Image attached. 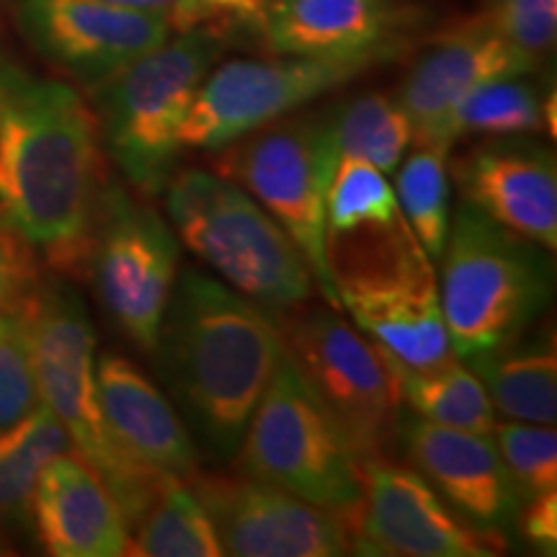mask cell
<instances>
[{
    "mask_svg": "<svg viewBox=\"0 0 557 557\" xmlns=\"http://www.w3.org/2000/svg\"><path fill=\"white\" fill-rule=\"evenodd\" d=\"M408 462L426 478L459 513L487 529H504L517 519L521 493L493 434L438 426L426 418L398 413L395 434Z\"/></svg>",
    "mask_w": 557,
    "mask_h": 557,
    "instance_id": "d6986e66",
    "label": "cell"
},
{
    "mask_svg": "<svg viewBox=\"0 0 557 557\" xmlns=\"http://www.w3.org/2000/svg\"><path fill=\"white\" fill-rule=\"evenodd\" d=\"M493 442L504 457L508 475L517 483L521 500L557 487V434L542 423H498Z\"/></svg>",
    "mask_w": 557,
    "mask_h": 557,
    "instance_id": "4dcf8cb0",
    "label": "cell"
},
{
    "mask_svg": "<svg viewBox=\"0 0 557 557\" xmlns=\"http://www.w3.org/2000/svg\"><path fill=\"white\" fill-rule=\"evenodd\" d=\"M438 261V299L459 361L517 338L553 297L547 250L462 199Z\"/></svg>",
    "mask_w": 557,
    "mask_h": 557,
    "instance_id": "8992f818",
    "label": "cell"
},
{
    "mask_svg": "<svg viewBox=\"0 0 557 557\" xmlns=\"http://www.w3.org/2000/svg\"><path fill=\"white\" fill-rule=\"evenodd\" d=\"M451 176L462 201L549 253L557 248V163L537 139L496 137L457 158Z\"/></svg>",
    "mask_w": 557,
    "mask_h": 557,
    "instance_id": "ac0fdd59",
    "label": "cell"
},
{
    "mask_svg": "<svg viewBox=\"0 0 557 557\" xmlns=\"http://www.w3.org/2000/svg\"><path fill=\"white\" fill-rule=\"evenodd\" d=\"M24 302L0 312V431L13 429L41 406Z\"/></svg>",
    "mask_w": 557,
    "mask_h": 557,
    "instance_id": "f546056e",
    "label": "cell"
},
{
    "mask_svg": "<svg viewBox=\"0 0 557 557\" xmlns=\"http://www.w3.org/2000/svg\"><path fill=\"white\" fill-rule=\"evenodd\" d=\"M545 129V101L527 75L487 81L470 90L449 116L451 139L468 135L524 137Z\"/></svg>",
    "mask_w": 557,
    "mask_h": 557,
    "instance_id": "83f0119b",
    "label": "cell"
},
{
    "mask_svg": "<svg viewBox=\"0 0 557 557\" xmlns=\"http://www.w3.org/2000/svg\"><path fill=\"white\" fill-rule=\"evenodd\" d=\"M284 348L361 459L382 455L403 410L398 369L329 302L278 312Z\"/></svg>",
    "mask_w": 557,
    "mask_h": 557,
    "instance_id": "9c48e42d",
    "label": "cell"
},
{
    "mask_svg": "<svg viewBox=\"0 0 557 557\" xmlns=\"http://www.w3.org/2000/svg\"><path fill=\"white\" fill-rule=\"evenodd\" d=\"M178 256L169 222L148 201L107 181L88 271L103 310L145 354L156 351L160 320L176 287Z\"/></svg>",
    "mask_w": 557,
    "mask_h": 557,
    "instance_id": "8fae6325",
    "label": "cell"
},
{
    "mask_svg": "<svg viewBox=\"0 0 557 557\" xmlns=\"http://www.w3.org/2000/svg\"><path fill=\"white\" fill-rule=\"evenodd\" d=\"M233 459L240 475L341 517L361 496V457L297 372L287 348Z\"/></svg>",
    "mask_w": 557,
    "mask_h": 557,
    "instance_id": "ba28073f",
    "label": "cell"
},
{
    "mask_svg": "<svg viewBox=\"0 0 557 557\" xmlns=\"http://www.w3.org/2000/svg\"><path fill=\"white\" fill-rule=\"evenodd\" d=\"M39 284L34 248L0 222V312L18 308Z\"/></svg>",
    "mask_w": 557,
    "mask_h": 557,
    "instance_id": "d6a6232c",
    "label": "cell"
},
{
    "mask_svg": "<svg viewBox=\"0 0 557 557\" xmlns=\"http://www.w3.org/2000/svg\"><path fill=\"white\" fill-rule=\"evenodd\" d=\"M344 521L361 555L493 557L508 547L500 529L465 519L426 478L382 455L361 459V496Z\"/></svg>",
    "mask_w": 557,
    "mask_h": 557,
    "instance_id": "7c38bea8",
    "label": "cell"
},
{
    "mask_svg": "<svg viewBox=\"0 0 557 557\" xmlns=\"http://www.w3.org/2000/svg\"><path fill=\"white\" fill-rule=\"evenodd\" d=\"M165 212L184 246L271 315L302 308L315 276L287 230L214 171L186 169L165 184Z\"/></svg>",
    "mask_w": 557,
    "mask_h": 557,
    "instance_id": "5b68a950",
    "label": "cell"
},
{
    "mask_svg": "<svg viewBox=\"0 0 557 557\" xmlns=\"http://www.w3.org/2000/svg\"><path fill=\"white\" fill-rule=\"evenodd\" d=\"M24 312L41 406L114 493L127 527H135L171 478L137 468L111 442L96 389V333L86 305L67 284L39 278Z\"/></svg>",
    "mask_w": 557,
    "mask_h": 557,
    "instance_id": "277c9868",
    "label": "cell"
},
{
    "mask_svg": "<svg viewBox=\"0 0 557 557\" xmlns=\"http://www.w3.org/2000/svg\"><path fill=\"white\" fill-rule=\"evenodd\" d=\"M524 333L462 359L483 382L493 408L508 421L555 426L557 354L553 331L524 341Z\"/></svg>",
    "mask_w": 557,
    "mask_h": 557,
    "instance_id": "603a6c76",
    "label": "cell"
},
{
    "mask_svg": "<svg viewBox=\"0 0 557 557\" xmlns=\"http://www.w3.org/2000/svg\"><path fill=\"white\" fill-rule=\"evenodd\" d=\"M475 18L537 58H545L555 47L557 0H483Z\"/></svg>",
    "mask_w": 557,
    "mask_h": 557,
    "instance_id": "1f68e13d",
    "label": "cell"
},
{
    "mask_svg": "<svg viewBox=\"0 0 557 557\" xmlns=\"http://www.w3.org/2000/svg\"><path fill=\"white\" fill-rule=\"evenodd\" d=\"M29 519L39 545L54 557L127 555V519L109 485L78 451L45 465L32 493Z\"/></svg>",
    "mask_w": 557,
    "mask_h": 557,
    "instance_id": "ffe728a7",
    "label": "cell"
},
{
    "mask_svg": "<svg viewBox=\"0 0 557 557\" xmlns=\"http://www.w3.org/2000/svg\"><path fill=\"white\" fill-rule=\"evenodd\" d=\"M329 111L287 114L214 150V173L243 186L302 250L315 287L341 310L325 246V201L338 165Z\"/></svg>",
    "mask_w": 557,
    "mask_h": 557,
    "instance_id": "52a82bcc",
    "label": "cell"
},
{
    "mask_svg": "<svg viewBox=\"0 0 557 557\" xmlns=\"http://www.w3.org/2000/svg\"><path fill=\"white\" fill-rule=\"evenodd\" d=\"M444 158L447 156L434 148L413 145L395 186L403 218L431 261L442 259L449 235V176Z\"/></svg>",
    "mask_w": 557,
    "mask_h": 557,
    "instance_id": "f1b7e54d",
    "label": "cell"
},
{
    "mask_svg": "<svg viewBox=\"0 0 557 557\" xmlns=\"http://www.w3.org/2000/svg\"><path fill=\"white\" fill-rule=\"evenodd\" d=\"M107 181L86 99L0 54V222L52 269L86 274Z\"/></svg>",
    "mask_w": 557,
    "mask_h": 557,
    "instance_id": "6da1fadb",
    "label": "cell"
},
{
    "mask_svg": "<svg viewBox=\"0 0 557 557\" xmlns=\"http://www.w3.org/2000/svg\"><path fill=\"white\" fill-rule=\"evenodd\" d=\"M410 235L385 173L361 158H341L325 201L331 274L393 253Z\"/></svg>",
    "mask_w": 557,
    "mask_h": 557,
    "instance_id": "7402d4cb",
    "label": "cell"
},
{
    "mask_svg": "<svg viewBox=\"0 0 557 557\" xmlns=\"http://www.w3.org/2000/svg\"><path fill=\"white\" fill-rule=\"evenodd\" d=\"M250 21L271 54H403L426 9L408 0H267Z\"/></svg>",
    "mask_w": 557,
    "mask_h": 557,
    "instance_id": "e0dca14e",
    "label": "cell"
},
{
    "mask_svg": "<svg viewBox=\"0 0 557 557\" xmlns=\"http://www.w3.org/2000/svg\"><path fill=\"white\" fill-rule=\"evenodd\" d=\"M395 58L400 54H274L271 60H230L220 67L214 65L181 129V148L201 152L225 148Z\"/></svg>",
    "mask_w": 557,
    "mask_h": 557,
    "instance_id": "30bf717a",
    "label": "cell"
},
{
    "mask_svg": "<svg viewBox=\"0 0 557 557\" xmlns=\"http://www.w3.org/2000/svg\"><path fill=\"white\" fill-rule=\"evenodd\" d=\"M521 537L540 553L555 555L557 547V487L521 500L517 519Z\"/></svg>",
    "mask_w": 557,
    "mask_h": 557,
    "instance_id": "836d02e7",
    "label": "cell"
},
{
    "mask_svg": "<svg viewBox=\"0 0 557 557\" xmlns=\"http://www.w3.org/2000/svg\"><path fill=\"white\" fill-rule=\"evenodd\" d=\"M137 537L129 540L127 555L139 557H220L222 545L212 519L186 485L171 478L160 487L143 519L135 524Z\"/></svg>",
    "mask_w": 557,
    "mask_h": 557,
    "instance_id": "484cf974",
    "label": "cell"
},
{
    "mask_svg": "<svg viewBox=\"0 0 557 557\" xmlns=\"http://www.w3.org/2000/svg\"><path fill=\"white\" fill-rule=\"evenodd\" d=\"M65 451H75L73 442L45 406L13 429L0 431V521L29 519L39 472Z\"/></svg>",
    "mask_w": 557,
    "mask_h": 557,
    "instance_id": "4316f807",
    "label": "cell"
},
{
    "mask_svg": "<svg viewBox=\"0 0 557 557\" xmlns=\"http://www.w3.org/2000/svg\"><path fill=\"white\" fill-rule=\"evenodd\" d=\"M542 58L498 37L472 16L436 37L403 78L395 99L413 124V145H426L444 156L455 148L449 132L451 111L470 90L487 81L529 75Z\"/></svg>",
    "mask_w": 557,
    "mask_h": 557,
    "instance_id": "2e32d148",
    "label": "cell"
},
{
    "mask_svg": "<svg viewBox=\"0 0 557 557\" xmlns=\"http://www.w3.org/2000/svg\"><path fill=\"white\" fill-rule=\"evenodd\" d=\"M103 3L165 13V16L171 18V26L176 32H186V29H191V26L207 24V16L201 13L197 0H103Z\"/></svg>",
    "mask_w": 557,
    "mask_h": 557,
    "instance_id": "e575fe53",
    "label": "cell"
},
{
    "mask_svg": "<svg viewBox=\"0 0 557 557\" xmlns=\"http://www.w3.org/2000/svg\"><path fill=\"white\" fill-rule=\"evenodd\" d=\"M26 45L88 94L171 37L165 13L103 0H16Z\"/></svg>",
    "mask_w": 557,
    "mask_h": 557,
    "instance_id": "9a60e30c",
    "label": "cell"
},
{
    "mask_svg": "<svg viewBox=\"0 0 557 557\" xmlns=\"http://www.w3.org/2000/svg\"><path fill=\"white\" fill-rule=\"evenodd\" d=\"M201 13H205L207 21L222 16V13H235V16L250 18L256 11L261 9L267 0H197Z\"/></svg>",
    "mask_w": 557,
    "mask_h": 557,
    "instance_id": "d590c367",
    "label": "cell"
},
{
    "mask_svg": "<svg viewBox=\"0 0 557 557\" xmlns=\"http://www.w3.org/2000/svg\"><path fill=\"white\" fill-rule=\"evenodd\" d=\"M274 320L207 271L186 267L176 276L152 354L186 429L214 457H235L284 357Z\"/></svg>",
    "mask_w": 557,
    "mask_h": 557,
    "instance_id": "7a4b0ae2",
    "label": "cell"
},
{
    "mask_svg": "<svg viewBox=\"0 0 557 557\" xmlns=\"http://www.w3.org/2000/svg\"><path fill=\"white\" fill-rule=\"evenodd\" d=\"M96 389L111 442L132 465L178 480L199 468L184 418L132 361L103 354L96 361Z\"/></svg>",
    "mask_w": 557,
    "mask_h": 557,
    "instance_id": "44dd1931",
    "label": "cell"
},
{
    "mask_svg": "<svg viewBox=\"0 0 557 557\" xmlns=\"http://www.w3.org/2000/svg\"><path fill=\"white\" fill-rule=\"evenodd\" d=\"M0 555H9V547H5L3 540H0Z\"/></svg>",
    "mask_w": 557,
    "mask_h": 557,
    "instance_id": "8d00e7d4",
    "label": "cell"
},
{
    "mask_svg": "<svg viewBox=\"0 0 557 557\" xmlns=\"http://www.w3.org/2000/svg\"><path fill=\"white\" fill-rule=\"evenodd\" d=\"M218 532L222 555L333 557L351 553L341 513L246 475L201 472L186 478Z\"/></svg>",
    "mask_w": 557,
    "mask_h": 557,
    "instance_id": "5bb4252c",
    "label": "cell"
},
{
    "mask_svg": "<svg viewBox=\"0 0 557 557\" xmlns=\"http://www.w3.org/2000/svg\"><path fill=\"white\" fill-rule=\"evenodd\" d=\"M354 325L389 359L431 369L457 359L444 325L434 261L413 238L387 259L333 276Z\"/></svg>",
    "mask_w": 557,
    "mask_h": 557,
    "instance_id": "4fadbf2b",
    "label": "cell"
},
{
    "mask_svg": "<svg viewBox=\"0 0 557 557\" xmlns=\"http://www.w3.org/2000/svg\"><path fill=\"white\" fill-rule=\"evenodd\" d=\"M325 111L341 158H361L382 173L400 169L413 145V124L395 96L369 90Z\"/></svg>",
    "mask_w": 557,
    "mask_h": 557,
    "instance_id": "cb8c5ba5",
    "label": "cell"
},
{
    "mask_svg": "<svg viewBox=\"0 0 557 557\" xmlns=\"http://www.w3.org/2000/svg\"><path fill=\"white\" fill-rule=\"evenodd\" d=\"M225 50V32L207 21L169 37L90 94L101 150L145 197L163 194L176 171L181 129Z\"/></svg>",
    "mask_w": 557,
    "mask_h": 557,
    "instance_id": "3957f363",
    "label": "cell"
},
{
    "mask_svg": "<svg viewBox=\"0 0 557 557\" xmlns=\"http://www.w3.org/2000/svg\"><path fill=\"white\" fill-rule=\"evenodd\" d=\"M393 364L398 369L403 403L416 416L438 426L493 434L496 408L468 364H459V359L431 369H408L395 359Z\"/></svg>",
    "mask_w": 557,
    "mask_h": 557,
    "instance_id": "d4e9b609",
    "label": "cell"
}]
</instances>
